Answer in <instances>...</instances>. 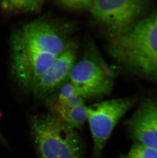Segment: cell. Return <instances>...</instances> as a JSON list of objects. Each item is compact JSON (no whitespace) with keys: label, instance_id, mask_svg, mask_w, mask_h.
<instances>
[{"label":"cell","instance_id":"obj_10","mask_svg":"<svg viewBox=\"0 0 157 158\" xmlns=\"http://www.w3.org/2000/svg\"><path fill=\"white\" fill-rule=\"evenodd\" d=\"M44 3L42 0H7L0 2V7L13 14H32L41 10Z\"/></svg>","mask_w":157,"mask_h":158},{"label":"cell","instance_id":"obj_13","mask_svg":"<svg viewBox=\"0 0 157 158\" xmlns=\"http://www.w3.org/2000/svg\"><path fill=\"white\" fill-rule=\"evenodd\" d=\"M58 91V95L55 99L56 100H64L74 96L83 97L77 87L68 81L65 82Z\"/></svg>","mask_w":157,"mask_h":158},{"label":"cell","instance_id":"obj_9","mask_svg":"<svg viewBox=\"0 0 157 158\" xmlns=\"http://www.w3.org/2000/svg\"><path fill=\"white\" fill-rule=\"evenodd\" d=\"M48 103L50 113L73 128L78 130L84 125L87 119L88 106L85 105L67 107L54 102Z\"/></svg>","mask_w":157,"mask_h":158},{"label":"cell","instance_id":"obj_14","mask_svg":"<svg viewBox=\"0 0 157 158\" xmlns=\"http://www.w3.org/2000/svg\"><path fill=\"white\" fill-rule=\"evenodd\" d=\"M0 140L1 141H4V139H3L2 135L1 133V131H0Z\"/></svg>","mask_w":157,"mask_h":158},{"label":"cell","instance_id":"obj_4","mask_svg":"<svg viewBox=\"0 0 157 158\" xmlns=\"http://www.w3.org/2000/svg\"><path fill=\"white\" fill-rule=\"evenodd\" d=\"M116 73L106 62L94 42L89 41L83 54L70 72L68 81L82 96L94 100L105 97L112 91Z\"/></svg>","mask_w":157,"mask_h":158},{"label":"cell","instance_id":"obj_2","mask_svg":"<svg viewBox=\"0 0 157 158\" xmlns=\"http://www.w3.org/2000/svg\"><path fill=\"white\" fill-rule=\"evenodd\" d=\"M108 51L123 70L157 83V9L127 33L110 40Z\"/></svg>","mask_w":157,"mask_h":158},{"label":"cell","instance_id":"obj_11","mask_svg":"<svg viewBox=\"0 0 157 158\" xmlns=\"http://www.w3.org/2000/svg\"><path fill=\"white\" fill-rule=\"evenodd\" d=\"M119 158H157V150L135 143L127 153L120 155Z\"/></svg>","mask_w":157,"mask_h":158},{"label":"cell","instance_id":"obj_6","mask_svg":"<svg viewBox=\"0 0 157 158\" xmlns=\"http://www.w3.org/2000/svg\"><path fill=\"white\" fill-rule=\"evenodd\" d=\"M136 102V97H123L104 100L88 106L87 120L94 145L92 158H102L116 125Z\"/></svg>","mask_w":157,"mask_h":158},{"label":"cell","instance_id":"obj_5","mask_svg":"<svg viewBox=\"0 0 157 158\" xmlns=\"http://www.w3.org/2000/svg\"><path fill=\"white\" fill-rule=\"evenodd\" d=\"M151 3L144 0H94L89 11L110 40L133 28L147 15Z\"/></svg>","mask_w":157,"mask_h":158},{"label":"cell","instance_id":"obj_8","mask_svg":"<svg viewBox=\"0 0 157 158\" xmlns=\"http://www.w3.org/2000/svg\"><path fill=\"white\" fill-rule=\"evenodd\" d=\"M127 134L136 143L157 150V100L144 98L125 122Z\"/></svg>","mask_w":157,"mask_h":158},{"label":"cell","instance_id":"obj_7","mask_svg":"<svg viewBox=\"0 0 157 158\" xmlns=\"http://www.w3.org/2000/svg\"><path fill=\"white\" fill-rule=\"evenodd\" d=\"M78 46L74 40L52 66L36 81L30 95L36 100L50 97L68 81L70 72L78 60Z\"/></svg>","mask_w":157,"mask_h":158},{"label":"cell","instance_id":"obj_3","mask_svg":"<svg viewBox=\"0 0 157 158\" xmlns=\"http://www.w3.org/2000/svg\"><path fill=\"white\" fill-rule=\"evenodd\" d=\"M31 133L38 158H85L84 144L77 130L53 114L34 116Z\"/></svg>","mask_w":157,"mask_h":158},{"label":"cell","instance_id":"obj_1","mask_svg":"<svg viewBox=\"0 0 157 158\" xmlns=\"http://www.w3.org/2000/svg\"><path fill=\"white\" fill-rule=\"evenodd\" d=\"M74 21L45 15L25 23L10 39L11 70L19 89L30 95L37 79L68 48Z\"/></svg>","mask_w":157,"mask_h":158},{"label":"cell","instance_id":"obj_12","mask_svg":"<svg viewBox=\"0 0 157 158\" xmlns=\"http://www.w3.org/2000/svg\"><path fill=\"white\" fill-rule=\"evenodd\" d=\"M93 1L94 0H57L55 3L66 10L82 11H89Z\"/></svg>","mask_w":157,"mask_h":158}]
</instances>
